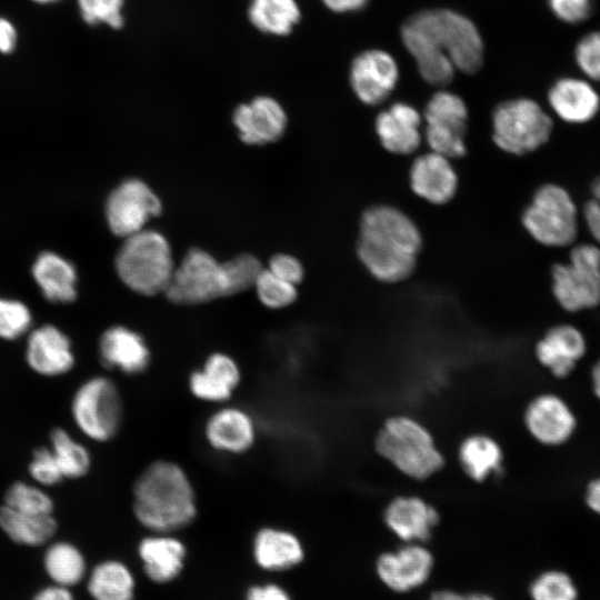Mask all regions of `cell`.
<instances>
[{"label": "cell", "mask_w": 600, "mask_h": 600, "mask_svg": "<svg viewBox=\"0 0 600 600\" xmlns=\"http://www.w3.org/2000/svg\"><path fill=\"white\" fill-rule=\"evenodd\" d=\"M403 47L416 62L420 77L444 88L457 71L473 74L484 60V42L476 23L448 8L423 9L400 28Z\"/></svg>", "instance_id": "6da1fadb"}, {"label": "cell", "mask_w": 600, "mask_h": 600, "mask_svg": "<svg viewBox=\"0 0 600 600\" xmlns=\"http://www.w3.org/2000/svg\"><path fill=\"white\" fill-rule=\"evenodd\" d=\"M421 248V232L402 210L377 204L362 213L357 254L377 280L396 283L408 279L417 267Z\"/></svg>", "instance_id": "7a4b0ae2"}, {"label": "cell", "mask_w": 600, "mask_h": 600, "mask_svg": "<svg viewBox=\"0 0 600 600\" xmlns=\"http://www.w3.org/2000/svg\"><path fill=\"white\" fill-rule=\"evenodd\" d=\"M136 519L156 533H169L190 524L197 517V492L191 478L178 462H150L132 486Z\"/></svg>", "instance_id": "3957f363"}, {"label": "cell", "mask_w": 600, "mask_h": 600, "mask_svg": "<svg viewBox=\"0 0 600 600\" xmlns=\"http://www.w3.org/2000/svg\"><path fill=\"white\" fill-rule=\"evenodd\" d=\"M374 448L398 471L414 480L428 479L444 463L431 432L409 416L388 418L376 436Z\"/></svg>", "instance_id": "277c9868"}, {"label": "cell", "mask_w": 600, "mask_h": 600, "mask_svg": "<svg viewBox=\"0 0 600 600\" xmlns=\"http://www.w3.org/2000/svg\"><path fill=\"white\" fill-rule=\"evenodd\" d=\"M114 263L120 280L130 290L149 297L164 293L176 268L166 237L144 229L124 238Z\"/></svg>", "instance_id": "5b68a950"}, {"label": "cell", "mask_w": 600, "mask_h": 600, "mask_svg": "<svg viewBox=\"0 0 600 600\" xmlns=\"http://www.w3.org/2000/svg\"><path fill=\"white\" fill-rule=\"evenodd\" d=\"M70 413L77 429L89 440L101 443L112 440L124 417L118 386L103 374L86 379L72 394Z\"/></svg>", "instance_id": "8992f818"}, {"label": "cell", "mask_w": 600, "mask_h": 600, "mask_svg": "<svg viewBox=\"0 0 600 600\" xmlns=\"http://www.w3.org/2000/svg\"><path fill=\"white\" fill-rule=\"evenodd\" d=\"M530 237L542 246H571L579 233V213L567 189L556 183L540 186L521 214Z\"/></svg>", "instance_id": "52a82bcc"}, {"label": "cell", "mask_w": 600, "mask_h": 600, "mask_svg": "<svg viewBox=\"0 0 600 600\" xmlns=\"http://www.w3.org/2000/svg\"><path fill=\"white\" fill-rule=\"evenodd\" d=\"M492 140L502 151L523 156L536 151L550 138L553 121L534 100L516 98L499 103L491 117Z\"/></svg>", "instance_id": "ba28073f"}, {"label": "cell", "mask_w": 600, "mask_h": 600, "mask_svg": "<svg viewBox=\"0 0 600 600\" xmlns=\"http://www.w3.org/2000/svg\"><path fill=\"white\" fill-rule=\"evenodd\" d=\"M551 291L568 312L597 308L600 304V246H573L568 261L556 263L551 269Z\"/></svg>", "instance_id": "9c48e42d"}, {"label": "cell", "mask_w": 600, "mask_h": 600, "mask_svg": "<svg viewBox=\"0 0 600 600\" xmlns=\"http://www.w3.org/2000/svg\"><path fill=\"white\" fill-rule=\"evenodd\" d=\"M468 117L467 103L459 94L443 88L436 91L422 114L423 138L430 151L451 160L464 157Z\"/></svg>", "instance_id": "30bf717a"}, {"label": "cell", "mask_w": 600, "mask_h": 600, "mask_svg": "<svg viewBox=\"0 0 600 600\" xmlns=\"http://www.w3.org/2000/svg\"><path fill=\"white\" fill-rule=\"evenodd\" d=\"M164 294L177 304H199L228 297L222 262L202 249L189 250L174 268Z\"/></svg>", "instance_id": "8fae6325"}, {"label": "cell", "mask_w": 600, "mask_h": 600, "mask_svg": "<svg viewBox=\"0 0 600 600\" xmlns=\"http://www.w3.org/2000/svg\"><path fill=\"white\" fill-rule=\"evenodd\" d=\"M162 203L142 180L129 178L118 184L106 201V218L111 232L127 238L143 230L144 224L161 213Z\"/></svg>", "instance_id": "7c38bea8"}, {"label": "cell", "mask_w": 600, "mask_h": 600, "mask_svg": "<svg viewBox=\"0 0 600 600\" xmlns=\"http://www.w3.org/2000/svg\"><path fill=\"white\" fill-rule=\"evenodd\" d=\"M400 78L396 58L387 50L371 48L357 54L350 64L352 92L367 106H378L394 90Z\"/></svg>", "instance_id": "4fadbf2b"}, {"label": "cell", "mask_w": 600, "mask_h": 600, "mask_svg": "<svg viewBox=\"0 0 600 600\" xmlns=\"http://www.w3.org/2000/svg\"><path fill=\"white\" fill-rule=\"evenodd\" d=\"M202 436L212 451L227 456H240L254 446L258 428L248 410L228 402L218 406L207 417Z\"/></svg>", "instance_id": "5bb4252c"}, {"label": "cell", "mask_w": 600, "mask_h": 600, "mask_svg": "<svg viewBox=\"0 0 600 600\" xmlns=\"http://www.w3.org/2000/svg\"><path fill=\"white\" fill-rule=\"evenodd\" d=\"M523 423L537 442L548 447L567 443L578 428L571 406L551 392L540 393L530 400L524 409Z\"/></svg>", "instance_id": "9a60e30c"}, {"label": "cell", "mask_w": 600, "mask_h": 600, "mask_svg": "<svg viewBox=\"0 0 600 600\" xmlns=\"http://www.w3.org/2000/svg\"><path fill=\"white\" fill-rule=\"evenodd\" d=\"M24 360L36 374L56 378L74 368L76 353L69 336L57 326L47 323L28 333Z\"/></svg>", "instance_id": "2e32d148"}, {"label": "cell", "mask_w": 600, "mask_h": 600, "mask_svg": "<svg viewBox=\"0 0 600 600\" xmlns=\"http://www.w3.org/2000/svg\"><path fill=\"white\" fill-rule=\"evenodd\" d=\"M242 379L238 361L229 353L214 351L206 357L201 366L188 376V390L202 402L221 406L228 403Z\"/></svg>", "instance_id": "e0dca14e"}, {"label": "cell", "mask_w": 600, "mask_h": 600, "mask_svg": "<svg viewBox=\"0 0 600 600\" xmlns=\"http://www.w3.org/2000/svg\"><path fill=\"white\" fill-rule=\"evenodd\" d=\"M232 122L244 143L261 146L283 136L288 116L276 98L262 94L238 104L232 112Z\"/></svg>", "instance_id": "ac0fdd59"}, {"label": "cell", "mask_w": 600, "mask_h": 600, "mask_svg": "<svg viewBox=\"0 0 600 600\" xmlns=\"http://www.w3.org/2000/svg\"><path fill=\"white\" fill-rule=\"evenodd\" d=\"M98 358L108 370L138 376L150 367L151 351L141 333L127 326L114 324L101 333Z\"/></svg>", "instance_id": "d6986e66"}, {"label": "cell", "mask_w": 600, "mask_h": 600, "mask_svg": "<svg viewBox=\"0 0 600 600\" xmlns=\"http://www.w3.org/2000/svg\"><path fill=\"white\" fill-rule=\"evenodd\" d=\"M588 350L583 332L576 326L561 323L549 328L534 346L537 361L554 378L569 377Z\"/></svg>", "instance_id": "ffe728a7"}, {"label": "cell", "mask_w": 600, "mask_h": 600, "mask_svg": "<svg viewBox=\"0 0 600 600\" xmlns=\"http://www.w3.org/2000/svg\"><path fill=\"white\" fill-rule=\"evenodd\" d=\"M423 119L416 107L397 101L378 113L374 131L384 150L398 156H408L417 151L422 142Z\"/></svg>", "instance_id": "44dd1931"}, {"label": "cell", "mask_w": 600, "mask_h": 600, "mask_svg": "<svg viewBox=\"0 0 600 600\" xmlns=\"http://www.w3.org/2000/svg\"><path fill=\"white\" fill-rule=\"evenodd\" d=\"M409 183L416 196L431 204L442 206L456 196L459 178L451 159L429 151L411 163Z\"/></svg>", "instance_id": "7402d4cb"}, {"label": "cell", "mask_w": 600, "mask_h": 600, "mask_svg": "<svg viewBox=\"0 0 600 600\" xmlns=\"http://www.w3.org/2000/svg\"><path fill=\"white\" fill-rule=\"evenodd\" d=\"M433 559L418 544H409L397 552L379 557L377 570L381 580L392 590L404 592L422 584L429 577Z\"/></svg>", "instance_id": "603a6c76"}, {"label": "cell", "mask_w": 600, "mask_h": 600, "mask_svg": "<svg viewBox=\"0 0 600 600\" xmlns=\"http://www.w3.org/2000/svg\"><path fill=\"white\" fill-rule=\"evenodd\" d=\"M547 100L554 114L571 124L587 123L600 110V96L586 79H558L550 87Z\"/></svg>", "instance_id": "cb8c5ba5"}, {"label": "cell", "mask_w": 600, "mask_h": 600, "mask_svg": "<svg viewBox=\"0 0 600 600\" xmlns=\"http://www.w3.org/2000/svg\"><path fill=\"white\" fill-rule=\"evenodd\" d=\"M387 527L403 541H427L439 521L433 506L417 496L393 498L384 509Z\"/></svg>", "instance_id": "d4e9b609"}, {"label": "cell", "mask_w": 600, "mask_h": 600, "mask_svg": "<svg viewBox=\"0 0 600 600\" xmlns=\"http://www.w3.org/2000/svg\"><path fill=\"white\" fill-rule=\"evenodd\" d=\"M32 277L43 297L52 303H70L77 298V270L74 266L51 251L40 253L33 266Z\"/></svg>", "instance_id": "484cf974"}, {"label": "cell", "mask_w": 600, "mask_h": 600, "mask_svg": "<svg viewBox=\"0 0 600 600\" xmlns=\"http://www.w3.org/2000/svg\"><path fill=\"white\" fill-rule=\"evenodd\" d=\"M139 554L148 577L157 582H166L181 570L186 549L180 540L158 532L141 540Z\"/></svg>", "instance_id": "4316f807"}, {"label": "cell", "mask_w": 600, "mask_h": 600, "mask_svg": "<svg viewBox=\"0 0 600 600\" xmlns=\"http://www.w3.org/2000/svg\"><path fill=\"white\" fill-rule=\"evenodd\" d=\"M302 13L297 0H250L247 18L259 32L287 37L299 24Z\"/></svg>", "instance_id": "83f0119b"}, {"label": "cell", "mask_w": 600, "mask_h": 600, "mask_svg": "<svg viewBox=\"0 0 600 600\" xmlns=\"http://www.w3.org/2000/svg\"><path fill=\"white\" fill-rule=\"evenodd\" d=\"M253 552L262 568L273 570L290 568L303 558L299 539L293 533L277 528H263L257 532Z\"/></svg>", "instance_id": "f1b7e54d"}, {"label": "cell", "mask_w": 600, "mask_h": 600, "mask_svg": "<svg viewBox=\"0 0 600 600\" xmlns=\"http://www.w3.org/2000/svg\"><path fill=\"white\" fill-rule=\"evenodd\" d=\"M458 458L462 470L471 480L483 482L491 473L501 470L503 451L490 436L474 433L462 440Z\"/></svg>", "instance_id": "f546056e"}, {"label": "cell", "mask_w": 600, "mask_h": 600, "mask_svg": "<svg viewBox=\"0 0 600 600\" xmlns=\"http://www.w3.org/2000/svg\"><path fill=\"white\" fill-rule=\"evenodd\" d=\"M58 523L52 514L39 516L17 511L0 506V529L13 542L28 547H39L56 533Z\"/></svg>", "instance_id": "4dcf8cb0"}, {"label": "cell", "mask_w": 600, "mask_h": 600, "mask_svg": "<svg viewBox=\"0 0 600 600\" xmlns=\"http://www.w3.org/2000/svg\"><path fill=\"white\" fill-rule=\"evenodd\" d=\"M88 591L94 600H131L133 579L121 562L104 561L93 568Z\"/></svg>", "instance_id": "1f68e13d"}, {"label": "cell", "mask_w": 600, "mask_h": 600, "mask_svg": "<svg viewBox=\"0 0 600 600\" xmlns=\"http://www.w3.org/2000/svg\"><path fill=\"white\" fill-rule=\"evenodd\" d=\"M43 566L56 584L67 588L80 582L86 572V561L81 551L67 541H58L48 547Z\"/></svg>", "instance_id": "d6a6232c"}, {"label": "cell", "mask_w": 600, "mask_h": 600, "mask_svg": "<svg viewBox=\"0 0 600 600\" xmlns=\"http://www.w3.org/2000/svg\"><path fill=\"white\" fill-rule=\"evenodd\" d=\"M50 449L64 479H79L91 469V453L66 429L56 427L49 436Z\"/></svg>", "instance_id": "836d02e7"}, {"label": "cell", "mask_w": 600, "mask_h": 600, "mask_svg": "<svg viewBox=\"0 0 600 600\" xmlns=\"http://www.w3.org/2000/svg\"><path fill=\"white\" fill-rule=\"evenodd\" d=\"M3 504L17 511L30 514H52L54 502L42 487L24 481L9 486L3 496Z\"/></svg>", "instance_id": "e575fe53"}, {"label": "cell", "mask_w": 600, "mask_h": 600, "mask_svg": "<svg viewBox=\"0 0 600 600\" xmlns=\"http://www.w3.org/2000/svg\"><path fill=\"white\" fill-rule=\"evenodd\" d=\"M253 287L259 301L269 309L287 308L298 297L296 284L282 280L268 269H262Z\"/></svg>", "instance_id": "d590c367"}, {"label": "cell", "mask_w": 600, "mask_h": 600, "mask_svg": "<svg viewBox=\"0 0 600 600\" xmlns=\"http://www.w3.org/2000/svg\"><path fill=\"white\" fill-rule=\"evenodd\" d=\"M32 313L22 301L0 297V339L14 341L28 334Z\"/></svg>", "instance_id": "8d00e7d4"}, {"label": "cell", "mask_w": 600, "mask_h": 600, "mask_svg": "<svg viewBox=\"0 0 600 600\" xmlns=\"http://www.w3.org/2000/svg\"><path fill=\"white\" fill-rule=\"evenodd\" d=\"M229 296L242 292L254 286L262 264L249 253H241L222 262Z\"/></svg>", "instance_id": "74e56055"}, {"label": "cell", "mask_w": 600, "mask_h": 600, "mask_svg": "<svg viewBox=\"0 0 600 600\" xmlns=\"http://www.w3.org/2000/svg\"><path fill=\"white\" fill-rule=\"evenodd\" d=\"M82 20L89 26L107 24L120 30L126 23V0H77Z\"/></svg>", "instance_id": "f35d334b"}, {"label": "cell", "mask_w": 600, "mask_h": 600, "mask_svg": "<svg viewBox=\"0 0 600 600\" xmlns=\"http://www.w3.org/2000/svg\"><path fill=\"white\" fill-rule=\"evenodd\" d=\"M530 593L533 600L578 599V590L571 577L558 570L540 574L531 584Z\"/></svg>", "instance_id": "ab89813d"}, {"label": "cell", "mask_w": 600, "mask_h": 600, "mask_svg": "<svg viewBox=\"0 0 600 600\" xmlns=\"http://www.w3.org/2000/svg\"><path fill=\"white\" fill-rule=\"evenodd\" d=\"M28 472L34 483L42 488L57 486L64 480L50 447L41 446L33 450Z\"/></svg>", "instance_id": "60d3db41"}, {"label": "cell", "mask_w": 600, "mask_h": 600, "mask_svg": "<svg viewBox=\"0 0 600 600\" xmlns=\"http://www.w3.org/2000/svg\"><path fill=\"white\" fill-rule=\"evenodd\" d=\"M574 59L587 78L600 81V30L584 34L577 42Z\"/></svg>", "instance_id": "b9f144b4"}, {"label": "cell", "mask_w": 600, "mask_h": 600, "mask_svg": "<svg viewBox=\"0 0 600 600\" xmlns=\"http://www.w3.org/2000/svg\"><path fill=\"white\" fill-rule=\"evenodd\" d=\"M552 13L566 23L587 20L593 9V0H548Z\"/></svg>", "instance_id": "7bdbcfd3"}, {"label": "cell", "mask_w": 600, "mask_h": 600, "mask_svg": "<svg viewBox=\"0 0 600 600\" xmlns=\"http://www.w3.org/2000/svg\"><path fill=\"white\" fill-rule=\"evenodd\" d=\"M268 270L296 286L302 281L304 276L301 262L296 257L287 253L274 254L269 261Z\"/></svg>", "instance_id": "ee69618b"}, {"label": "cell", "mask_w": 600, "mask_h": 600, "mask_svg": "<svg viewBox=\"0 0 600 600\" xmlns=\"http://www.w3.org/2000/svg\"><path fill=\"white\" fill-rule=\"evenodd\" d=\"M583 222L597 244L600 246V176L590 187V198L582 208Z\"/></svg>", "instance_id": "f6af8a7d"}, {"label": "cell", "mask_w": 600, "mask_h": 600, "mask_svg": "<svg viewBox=\"0 0 600 600\" xmlns=\"http://www.w3.org/2000/svg\"><path fill=\"white\" fill-rule=\"evenodd\" d=\"M18 41V33L12 22L3 17H0V52L11 53Z\"/></svg>", "instance_id": "bcb514c9"}, {"label": "cell", "mask_w": 600, "mask_h": 600, "mask_svg": "<svg viewBox=\"0 0 600 600\" xmlns=\"http://www.w3.org/2000/svg\"><path fill=\"white\" fill-rule=\"evenodd\" d=\"M321 2L334 13H348L363 9L369 0H321Z\"/></svg>", "instance_id": "7dc6e473"}, {"label": "cell", "mask_w": 600, "mask_h": 600, "mask_svg": "<svg viewBox=\"0 0 600 600\" xmlns=\"http://www.w3.org/2000/svg\"><path fill=\"white\" fill-rule=\"evenodd\" d=\"M247 600H290L277 586L256 587L249 591Z\"/></svg>", "instance_id": "c3c4849f"}, {"label": "cell", "mask_w": 600, "mask_h": 600, "mask_svg": "<svg viewBox=\"0 0 600 600\" xmlns=\"http://www.w3.org/2000/svg\"><path fill=\"white\" fill-rule=\"evenodd\" d=\"M584 502L591 511L600 516V477L588 482L584 490Z\"/></svg>", "instance_id": "681fc988"}, {"label": "cell", "mask_w": 600, "mask_h": 600, "mask_svg": "<svg viewBox=\"0 0 600 600\" xmlns=\"http://www.w3.org/2000/svg\"><path fill=\"white\" fill-rule=\"evenodd\" d=\"M33 600H74L72 593L67 587L50 586L40 590Z\"/></svg>", "instance_id": "f907efd6"}, {"label": "cell", "mask_w": 600, "mask_h": 600, "mask_svg": "<svg viewBox=\"0 0 600 600\" xmlns=\"http://www.w3.org/2000/svg\"><path fill=\"white\" fill-rule=\"evenodd\" d=\"M430 600H493L487 594L473 593V594H458L452 591H438L434 592Z\"/></svg>", "instance_id": "816d5d0a"}, {"label": "cell", "mask_w": 600, "mask_h": 600, "mask_svg": "<svg viewBox=\"0 0 600 600\" xmlns=\"http://www.w3.org/2000/svg\"><path fill=\"white\" fill-rule=\"evenodd\" d=\"M591 388L594 396L600 400V358L593 363L590 372Z\"/></svg>", "instance_id": "f5cc1de1"}, {"label": "cell", "mask_w": 600, "mask_h": 600, "mask_svg": "<svg viewBox=\"0 0 600 600\" xmlns=\"http://www.w3.org/2000/svg\"><path fill=\"white\" fill-rule=\"evenodd\" d=\"M32 1H34L37 3H41V4H48V3H53V2H56L58 0H32Z\"/></svg>", "instance_id": "db71d44e"}]
</instances>
